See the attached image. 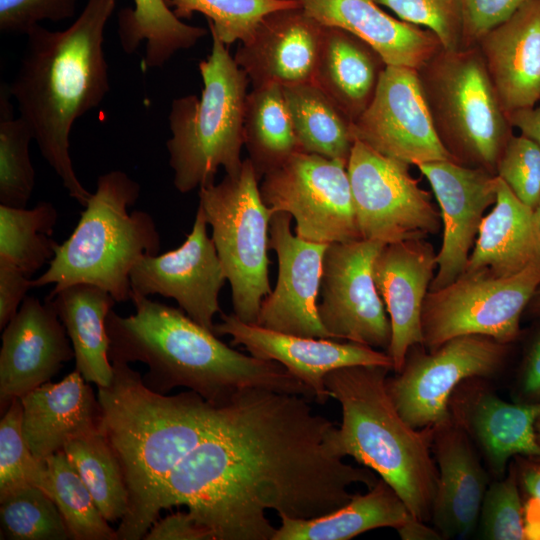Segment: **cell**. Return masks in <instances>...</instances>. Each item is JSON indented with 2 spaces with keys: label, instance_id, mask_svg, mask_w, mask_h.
<instances>
[{
  "label": "cell",
  "instance_id": "1",
  "mask_svg": "<svg viewBox=\"0 0 540 540\" xmlns=\"http://www.w3.org/2000/svg\"><path fill=\"white\" fill-rule=\"evenodd\" d=\"M336 428L301 395L242 389L171 472L160 508L186 506L212 540H272L266 510L318 517L346 504L351 485L378 481L335 452Z\"/></svg>",
  "mask_w": 540,
  "mask_h": 540
},
{
  "label": "cell",
  "instance_id": "2",
  "mask_svg": "<svg viewBox=\"0 0 540 540\" xmlns=\"http://www.w3.org/2000/svg\"><path fill=\"white\" fill-rule=\"evenodd\" d=\"M117 0H87L66 29L41 25L27 32L24 52L9 86L19 116L30 127L41 155L69 196L86 206L90 193L70 156L74 123L97 108L110 91L104 31Z\"/></svg>",
  "mask_w": 540,
  "mask_h": 540
},
{
  "label": "cell",
  "instance_id": "3",
  "mask_svg": "<svg viewBox=\"0 0 540 540\" xmlns=\"http://www.w3.org/2000/svg\"><path fill=\"white\" fill-rule=\"evenodd\" d=\"M110 385L98 387L100 431L117 457L128 491V511L118 540L144 539L159 519L165 483L202 440L220 406L188 390L160 394L145 386L128 363L113 361Z\"/></svg>",
  "mask_w": 540,
  "mask_h": 540
},
{
  "label": "cell",
  "instance_id": "4",
  "mask_svg": "<svg viewBox=\"0 0 540 540\" xmlns=\"http://www.w3.org/2000/svg\"><path fill=\"white\" fill-rule=\"evenodd\" d=\"M131 300L135 314L124 317L112 309L106 318L108 356L111 362L146 364L142 380L152 391L167 394L184 387L214 404L246 388L315 400L284 366L232 349L182 310L135 294Z\"/></svg>",
  "mask_w": 540,
  "mask_h": 540
},
{
  "label": "cell",
  "instance_id": "5",
  "mask_svg": "<svg viewBox=\"0 0 540 540\" xmlns=\"http://www.w3.org/2000/svg\"><path fill=\"white\" fill-rule=\"evenodd\" d=\"M391 367L354 365L325 377L342 421L333 448L374 471L401 497L411 514L431 521L438 470L431 449L433 428L417 429L398 412L387 388Z\"/></svg>",
  "mask_w": 540,
  "mask_h": 540
},
{
  "label": "cell",
  "instance_id": "6",
  "mask_svg": "<svg viewBox=\"0 0 540 540\" xmlns=\"http://www.w3.org/2000/svg\"><path fill=\"white\" fill-rule=\"evenodd\" d=\"M140 185L120 170L98 177L71 235L55 248L48 269L33 287L54 284L56 292L87 283L108 291L116 302L131 300L130 273L146 255L160 250V234L152 216L129 212L140 196Z\"/></svg>",
  "mask_w": 540,
  "mask_h": 540
},
{
  "label": "cell",
  "instance_id": "7",
  "mask_svg": "<svg viewBox=\"0 0 540 540\" xmlns=\"http://www.w3.org/2000/svg\"><path fill=\"white\" fill-rule=\"evenodd\" d=\"M209 56L198 64L201 96L175 98L168 116L171 137L166 142L173 184L180 193L214 183L220 167L237 174L243 164V121L249 78L208 26Z\"/></svg>",
  "mask_w": 540,
  "mask_h": 540
},
{
  "label": "cell",
  "instance_id": "8",
  "mask_svg": "<svg viewBox=\"0 0 540 540\" xmlns=\"http://www.w3.org/2000/svg\"><path fill=\"white\" fill-rule=\"evenodd\" d=\"M437 134L454 160L496 175L512 126L477 46L442 47L419 70Z\"/></svg>",
  "mask_w": 540,
  "mask_h": 540
},
{
  "label": "cell",
  "instance_id": "9",
  "mask_svg": "<svg viewBox=\"0 0 540 540\" xmlns=\"http://www.w3.org/2000/svg\"><path fill=\"white\" fill-rule=\"evenodd\" d=\"M259 180L247 158L235 175L199 189V204L231 286L233 313L256 324L261 303L271 293L269 224L272 211L264 204Z\"/></svg>",
  "mask_w": 540,
  "mask_h": 540
},
{
  "label": "cell",
  "instance_id": "10",
  "mask_svg": "<svg viewBox=\"0 0 540 540\" xmlns=\"http://www.w3.org/2000/svg\"><path fill=\"white\" fill-rule=\"evenodd\" d=\"M539 285L540 261H536L512 276L463 273L448 286L428 291L421 314L422 346L430 351L470 334L511 343Z\"/></svg>",
  "mask_w": 540,
  "mask_h": 540
},
{
  "label": "cell",
  "instance_id": "11",
  "mask_svg": "<svg viewBox=\"0 0 540 540\" xmlns=\"http://www.w3.org/2000/svg\"><path fill=\"white\" fill-rule=\"evenodd\" d=\"M413 346L403 367L387 378L388 392L400 415L414 428H434L452 417L456 389L470 379L488 378L503 366L508 344L484 335H461L424 351Z\"/></svg>",
  "mask_w": 540,
  "mask_h": 540
},
{
  "label": "cell",
  "instance_id": "12",
  "mask_svg": "<svg viewBox=\"0 0 540 540\" xmlns=\"http://www.w3.org/2000/svg\"><path fill=\"white\" fill-rule=\"evenodd\" d=\"M260 181L264 204L272 213H289L299 238L323 244L362 239L342 161L298 151Z\"/></svg>",
  "mask_w": 540,
  "mask_h": 540
},
{
  "label": "cell",
  "instance_id": "13",
  "mask_svg": "<svg viewBox=\"0 0 540 540\" xmlns=\"http://www.w3.org/2000/svg\"><path fill=\"white\" fill-rule=\"evenodd\" d=\"M408 166L354 141L347 172L362 239L396 243L426 238L442 227L430 193Z\"/></svg>",
  "mask_w": 540,
  "mask_h": 540
},
{
  "label": "cell",
  "instance_id": "14",
  "mask_svg": "<svg viewBox=\"0 0 540 540\" xmlns=\"http://www.w3.org/2000/svg\"><path fill=\"white\" fill-rule=\"evenodd\" d=\"M384 245L365 239L328 244L318 314L332 339L387 350L391 325L373 276L375 258Z\"/></svg>",
  "mask_w": 540,
  "mask_h": 540
},
{
  "label": "cell",
  "instance_id": "15",
  "mask_svg": "<svg viewBox=\"0 0 540 540\" xmlns=\"http://www.w3.org/2000/svg\"><path fill=\"white\" fill-rule=\"evenodd\" d=\"M352 134L407 165L455 161L437 134L418 70L413 68L386 65L370 104L352 122Z\"/></svg>",
  "mask_w": 540,
  "mask_h": 540
},
{
  "label": "cell",
  "instance_id": "16",
  "mask_svg": "<svg viewBox=\"0 0 540 540\" xmlns=\"http://www.w3.org/2000/svg\"><path fill=\"white\" fill-rule=\"evenodd\" d=\"M207 226L198 207L185 241L174 250L141 258L130 273V285L135 295L173 298L192 320L214 333V316L222 312L218 297L227 277Z\"/></svg>",
  "mask_w": 540,
  "mask_h": 540
},
{
  "label": "cell",
  "instance_id": "17",
  "mask_svg": "<svg viewBox=\"0 0 540 540\" xmlns=\"http://www.w3.org/2000/svg\"><path fill=\"white\" fill-rule=\"evenodd\" d=\"M292 216L272 214L269 248L278 259L275 288L262 301L257 325L274 331L312 338H329L318 314L322 262L328 244L293 235Z\"/></svg>",
  "mask_w": 540,
  "mask_h": 540
},
{
  "label": "cell",
  "instance_id": "18",
  "mask_svg": "<svg viewBox=\"0 0 540 540\" xmlns=\"http://www.w3.org/2000/svg\"><path fill=\"white\" fill-rule=\"evenodd\" d=\"M439 204L442 244L429 291L446 287L464 272L485 210L497 197V175L443 160L417 165Z\"/></svg>",
  "mask_w": 540,
  "mask_h": 540
},
{
  "label": "cell",
  "instance_id": "19",
  "mask_svg": "<svg viewBox=\"0 0 540 540\" xmlns=\"http://www.w3.org/2000/svg\"><path fill=\"white\" fill-rule=\"evenodd\" d=\"M220 315L222 322L214 325L216 335H229L232 346L242 345L256 358L281 364L313 391L315 401L320 404L330 398L325 377L333 370L354 365L393 369L387 352L367 345L286 334L246 323L234 313Z\"/></svg>",
  "mask_w": 540,
  "mask_h": 540
},
{
  "label": "cell",
  "instance_id": "20",
  "mask_svg": "<svg viewBox=\"0 0 540 540\" xmlns=\"http://www.w3.org/2000/svg\"><path fill=\"white\" fill-rule=\"evenodd\" d=\"M0 349V408L49 382L74 358L66 329L51 299L26 296L3 329Z\"/></svg>",
  "mask_w": 540,
  "mask_h": 540
},
{
  "label": "cell",
  "instance_id": "21",
  "mask_svg": "<svg viewBox=\"0 0 540 540\" xmlns=\"http://www.w3.org/2000/svg\"><path fill=\"white\" fill-rule=\"evenodd\" d=\"M437 253L425 238L385 244L373 265L374 282L387 311L391 340L386 350L393 370L409 350L422 345L421 314L437 269Z\"/></svg>",
  "mask_w": 540,
  "mask_h": 540
},
{
  "label": "cell",
  "instance_id": "22",
  "mask_svg": "<svg viewBox=\"0 0 540 540\" xmlns=\"http://www.w3.org/2000/svg\"><path fill=\"white\" fill-rule=\"evenodd\" d=\"M324 25L301 7L268 14L234 59L253 87L313 82Z\"/></svg>",
  "mask_w": 540,
  "mask_h": 540
},
{
  "label": "cell",
  "instance_id": "23",
  "mask_svg": "<svg viewBox=\"0 0 540 540\" xmlns=\"http://www.w3.org/2000/svg\"><path fill=\"white\" fill-rule=\"evenodd\" d=\"M431 449L438 470L431 521L443 538H464L478 523L488 474L452 417L433 428Z\"/></svg>",
  "mask_w": 540,
  "mask_h": 540
},
{
  "label": "cell",
  "instance_id": "24",
  "mask_svg": "<svg viewBox=\"0 0 540 540\" xmlns=\"http://www.w3.org/2000/svg\"><path fill=\"white\" fill-rule=\"evenodd\" d=\"M502 108L509 114L540 100V0H528L476 45Z\"/></svg>",
  "mask_w": 540,
  "mask_h": 540
},
{
  "label": "cell",
  "instance_id": "25",
  "mask_svg": "<svg viewBox=\"0 0 540 540\" xmlns=\"http://www.w3.org/2000/svg\"><path fill=\"white\" fill-rule=\"evenodd\" d=\"M464 392L451 399L452 418L481 447L496 475L505 473L513 456L540 459L535 432L540 402L510 403L478 386Z\"/></svg>",
  "mask_w": 540,
  "mask_h": 540
},
{
  "label": "cell",
  "instance_id": "26",
  "mask_svg": "<svg viewBox=\"0 0 540 540\" xmlns=\"http://www.w3.org/2000/svg\"><path fill=\"white\" fill-rule=\"evenodd\" d=\"M20 399L23 435L39 460L63 450L74 438L100 431L98 397L76 369L61 381L46 382Z\"/></svg>",
  "mask_w": 540,
  "mask_h": 540
},
{
  "label": "cell",
  "instance_id": "27",
  "mask_svg": "<svg viewBox=\"0 0 540 540\" xmlns=\"http://www.w3.org/2000/svg\"><path fill=\"white\" fill-rule=\"evenodd\" d=\"M324 26L341 28L370 45L389 66L419 70L441 48L429 30L394 18L374 0H297Z\"/></svg>",
  "mask_w": 540,
  "mask_h": 540
},
{
  "label": "cell",
  "instance_id": "28",
  "mask_svg": "<svg viewBox=\"0 0 540 540\" xmlns=\"http://www.w3.org/2000/svg\"><path fill=\"white\" fill-rule=\"evenodd\" d=\"M533 213L497 176L496 202L481 221L463 273L508 277L540 261Z\"/></svg>",
  "mask_w": 540,
  "mask_h": 540
},
{
  "label": "cell",
  "instance_id": "29",
  "mask_svg": "<svg viewBox=\"0 0 540 540\" xmlns=\"http://www.w3.org/2000/svg\"><path fill=\"white\" fill-rule=\"evenodd\" d=\"M386 64L357 36L324 26L313 82L353 121L370 104Z\"/></svg>",
  "mask_w": 540,
  "mask_h": 540
},
{
  "label": "cell",
  "instance_id": "30",
  "mask_svg": "<svg viewBox=\"0 0 540 540\" xmlns=\"http://www.w3.org/2000/svg\"><path fill=\"white\" fill-rule=\"evenodd\" d=\"M63 323L74 351L76 370L97 387L110 385L112 363L108 356L106 318L116 300L93 284L69 285L48 295Z\"/></svg>",
  "mask_w": 540,
  "mask_h": 540
},
{
  "label": "cell",
  "instance_id": "31",
  "mask_svg": "<svg viewBox=\"0 0 540 540\" xmlns=\"http://www.w3.org/2000/svg\"><path fill=\"white\" fill-rule=\"evenodd\" d=\"M413 515L382 478L365 494H356L340 508L310 519L279 515L281 526L272 540H348L378 528L399 529Z\"/></svg>",
  "mask_w": 540,
  "mask_h": 540
},
{
  "label": "cell",
  "instance_id": "32",
  "mask_svg": "<svg viewBox=\"0 0 540 540\" xmlns=\"http://www.w3.org/2000/svg\"><path fill=\"white\" fill-rule=\"evenodd\" d=\"M134 4L118 13V36L126 54L145 42L143 70L161 68L176 52L195 46L208 34L207 29L180 20L168 0H134Z\"/></svg>",
  "mask_w": 540,
  "mask_h": 540
},
{
  "label": "cell",
  "instance_id": "33",
  "mask_svg": "<svg viewBox=\"0 0 540 540\" xmlns=\"http://www.w3.org/2000/svg\"><path fill=\"white\" fill-rule=\"evenodd\" d=\"M282 90L300 151L347 165L355 141L352 120L314 82Z\"/></svg>",
  "mask_w": 540,
  "mask_h": 540
},
{
  "label": "cell",
  "instance_id": "34",
  "mask_svg": "<svg viewBox=\"0 0 540 540\" xmlns=\"http://www.w3.org/2000/svg\"><path fill=\"white\" fill-rule=\"evenodd\" d=\"M243 138L259 181L300 151L281 85L253 87L247 94Z\"/></svg>",
  "mask_w": 540,
  "mask_h": 540
},
{
  "label": "cell",
  "instance_id": "35",
  "mask_svg": "<svg viewBox=\"0 0 540 540\" xmlns=\"http://www.w3.org/2000/svg\"><path fill=\"white\" fill-rule=\"evenodd\" d=\"M57 218L56 208L46 201L33 208L0 205V260L31 277L55 255L58 244L50 237Z\"/></svg>",
  "mask_w": 540,
  "mask_h": 540
},
{
  "label": "cell",
  "instance_id": "36",
  "mask_svg": "<svg viewBox=\"0 0 540 540\" xmlns=\"http://www.w3.org/2000/svg\"><path fill=\"white\" fill-rule=\"evenodd\" d=\"M63 451L104 518L121 521L128 511V491L120 463L101 431L70 440Z\"/></svg>",
  "mask_w": 540,
  "mask_h": 540
},
{
  "label": "cell",
  "instance_id": "37",
  "mask_svg": "<svg viewBox=\"0 0 540 540\" xmlns=\"http://www.w3.org/2000/svg\"><path fill=\"white\" fill-rule=\"evenodd\" d=\"M44 491L57 505L73 540H118L63 450L46 458Z\"/></svg>",
  "mask_w": 540,
  "mask_h": 540
},
{
  "label": "cell",
  "instance_id": "38",
  "mask_svg": "<svg viewBox=\"0 0 540 540\" xmlns=\"http://www.w3.org/2000/svg\"><path fill=\"white\" fill-rule=\"evenodd\" d=\"M8 84L0 90V205L25 208L35 185L29 145L34 140L27 123L13 116Z\"/></svg>",
  "mask_w": 540,
  "mask_h": 540
},
{
  "label": "cell",
  "instance_id": "39",
  "mask_svg": "<svg viewBox=\"0 0 540 540\" xmlns=\"http://www.w3.org/2000/svg\"><path fill=\"white\" fill-rule=\"evenodd\" d=\"M1 539L70 540L71 534L52 498L25 485L0 495Z\"/></svg>",
  "mask_w": 540,
  "mask_h": 540
},
{
  "label": "cell",
  "instance_id": "40",
  "mask_svg": "<svg viewBox=\"0 0 540 540\" xmlns=\"http://www.w3.org/2000/svg\"><path fill=\"white\" fill-rule=\"evenodd\" d=\"M178 18L201 13L219 39L229 46L248 41L270 13L298 7L297 0H168Z\"/></svg>",
  "mask_w": 540,
  "mask_h": 540
},
{
  "label": "cell",
  "instance_id": "41",
  "mask_svg": "<svg viewBox=\"0 0 540 540\" xmlns=\"http://www.w3.org/2000/svg\"><path fill=\"white\" fill-rule=\"evenodd\" d=\"M23 406L14 399L0 421V495L15 488L34 485L44 489L46 461L31 452L22 429Z\"/></svg>",
  "mask_w": 540,
  "mask_h": 540
},
{
  "label": "cell",
  "instance_id": "42",
  "mask_svg": "<svg viewBox=\"0 0 540 540\" xmlns=\"http://www.w3.org/2000/svg\"><path fill=\"white\" fill-rule=\"evenodd\" d=\"M479 518L485 539H525L524 507L520 499L517 470L514 465L509 466L506 477L487 487Z\"/></svg>",
  "mask_w": 540,
  "mask_h": 540
},
{
  "label": "cell",
  "instance_id": "43",
  "mask_svg": "<svg viewBox=\"0 0 540 540\" xmlns=\"http://www.w3.org/2000/svg\"><path fill=\"white\" fill-rule=\"evenodd\" d=\"M400 20L425 27L445 50L462 49V15L459 0H374Z\"/></svg>",
  "mask_w": 540,
  "mask_h": 540
},
{
  "label": "cell",
  "instance_id": "44",
  "mask_svg": "<svg viewBox=\"0 0 540 540\" xmlns=\"http://www.w3.org/2000/svg\"><path fill=\"white\" fill-rule=\"evenodd\" d=\"M500 177L523 203L540 204V146L524 135H512L496 167Z\"/></svg>",
  "mask_w": 540,
  "mask_h": 540
},
{
  "label": "cell",
  "instance_id": "45",
  "mask_svg": "<svg viewBox=\"0 0 540 540\" xmlns=\"http://www.w3.org/2000/svg\"><path fill=\"white\" fill-rule=\"evenodd\" d=\"M77 3L78 0H0V31L27 34L42 21L70 19Z\"/></svg>",
  "mask_w": 540,
  "mask_h": 540
},
{
  "label": "cell",
  "instance_id": "46",
  "mask_svg": "<svg viewBox=\"0 0 540 540\" xmlns=\"http://www.w3.org/2000/svg\"><path fill=\"white\" fill-rule=\"evenodd\" d=\"M528 0H459L462 15V49L476 46L491 29L508 19Z\"/></svg>",
  "mask_w": 540,
  "mask_h": 540
},
{
  "label": "cell",
  "instance_id": "47",
  "mask_svg": "<svg viewBox=\"0 0 540 540\" xmlns=\"http://www.w3.org/2000/svg\"><path fill=\"white\" fill-rule=\"evenodd\" d=\"M32 279L13 264L0 260V329L3 330L19 310Z\"/></svg>",
  "mask_w": 540,
  "mask_h": 540
},
{
  "label": "cell",
  "instance_id": "48",
  "mask_svg": "<svg viewBox=\"0 0 540 540\" xmlns=\"http://www.w3.org/2000/svg\"><path fill=\"white\" fill-rule=\"evenodd\" d=\"M145 540H212L210 532L200 526L187 512H176L157 519Z\"/></svg>",
  "mask_w": 540,
  "mask_h": 540
},
{
  "label": "cell",
  "instance_id": "49",
  "mask_svg": "<svg viewBox=\"0 0 540 540\" xmlns=\"http://www.w3.org/2000/svg\"><path fill=\"white\" fill-rule=\"evenodd\" d=\"M520 395L522 402H540V333L532 342L524 361Z\"/></svg>",
  "mask_w": 540,
  "mask_h": 540
},
{
  "label": "cell",
  "instance_id": "50",
  "mask_svg": "<svg viewBox=\"0 0 540 540\" xmlns=\"http://www.w3.org/2000/svg\"><path fill=\"white\" fill-rule=\"evenodd\" d=\"M507 117L511 126L519 129L521 135L540 146V106L519 109L507 114Z\"/></svg>",
  "mask_w": 540,
  "mask_h": 540
},
{
  "label": "cell",
  "instance_id": "51",
  "mask_svg": "<svg viewBox=\"0 0 540 540\" xmlns=\"http://www.w3.org/2000/svg\"><path fill=\"white\" fill-rule=\"evenodd\" d=\"M403 540H439L443 539L440 532L434 527L431 528L414 516H412L403 526L397 529Z\"/></svg>",
  "mask_w": 540,
  "mask_h": 540
},
{
  "label": "cell",
  "instance_id": "52",
  "mask_svg": "<svg viewBox=\"0 0 540 540\" xmlns=\"http://www.w3.org/2000/svg\"><path fill=\"white\" fill-rule=\"evenodd\" d=\"M522 461L520 477L523 488L530 497L540 499V460Z\"/></svg>",
  "mask_w": 540,
  "mask_h": 540
},
{
  "label": "cell",
  "instance_id": "53",
  "mask_svg": "<svg viewBox=\"0 0 540 540\" xmlns=\"http://www.w3.org/2000/svg\"><path fill=\"white\" fill-rule=\"evenodd\" d=\"M525 539L540 540V499L530 497L524 506Z\"/></svg>",
  "mask_w": 540,
  "mask_h": 540
},
{
  "label": "cell",
  "instance_id": "54",
  "mask_svg": "<svg viewBox=\"0 0 540 540\" xmlns=\"http://www.w3.org/2000/svg\"><path fill=\"white\" fill-rule=\"evenodd\" d=\"M526 310H529L531 314L540 318V285L533 294V297L531 298Z\"/></svg>",
  "mask_w": 540,
  "mask_h": 540
},
{
  "label": "cell",
  "instance_id": "55",
  "mask_svg": "<svg viewBox=\"0 0 540 540\" xmlns=\"http://www.w3.org/2000/svg\"><path fill=\"white\" fill-rule=\"evenodd\" d=\"M533 215H534L535 227L540 238V204L534 209Z\"/></svg>",
  "mask_w": 540,
  "mask_h": 540
},
{
  "label": "cell",
  "instance_id": "56",
  "mask_svg": "<svg viewBox=\"0 0 540 540\" xmlns=\"http://www.w3.org/2000/svg\"><path fill=\"white\" fill-rule=\"evenodd\" d=\"M535 432H536V439H537V443L540 447V417L537 419L536 421V424H535ZM540 460V459H539Z\"/></svg>",
  "mask_w": 540,
  "mask_h": 540
}]
</instances>
